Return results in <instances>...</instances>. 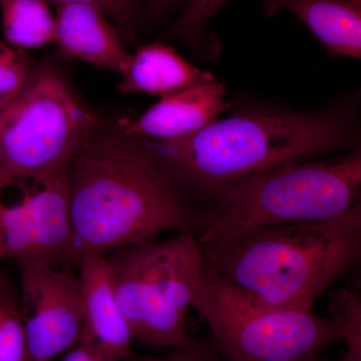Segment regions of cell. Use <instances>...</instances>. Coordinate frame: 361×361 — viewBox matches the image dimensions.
Segmentation results:
<instances>
[{
  "label": "cell",
  "mask_w": 361,
  "mask_h": 361,
  "mask_svg": "<svg viewBox=\"0 0 361 361\" xmlns=\"http://www.w3.org/2000/svg\"><path fill=\"white\" fill-rule=\"evenodd\" d=\"M360 97L310 111L248 106L186 139L142 140L190 200L203 204L204 211L277 169L358 146Z\"/></svg>",
  "instance_id": "cell-1"
},
{
  "label": "cell",
  "mask_w": 361,
  "mask_h": 361,
  "mask_svg": "<svg viewBox=\"0 0 361 361\" xmlns=\"http://www.w3.org/2000/svg\"><path fill=\"white\" fill-rule=\"evenodd\" d=\"M68 206L80 253H104L200 229L202 211L141 137L108 123L66 169Z\"/></svg>",
  "instance_id": "cell-2"
},
{
  "label": "cell",
  "mask_w": 361,
  "mask_h": 361,
  "mask_svg": "<svg viewBox=\"0 0 361 361\" xmlns=\"http://www.w3.org/2000/svg\"><path fill=\"white\" fill-rule=\"evenodd\" d=\"M200 246L207 264L242 290L269 305L310 310L361 261V208L332 219L256 226Z\"/></svg>",
  "instance_id": "cell-3"
},
{
  "label": "cell",
  "mask_w": 361,
  "mask_h": 361,
  "mask_svg": "<svg viewBox=\"0 0 361 361\" xmlns=\"http://www.w3.org/2000/svg\"><path fill=\"white\" fill-rule=\"evenodd\" d=\"M361 208V142L329 159L291 164L237 188L209 207L199 243L276 223L332 219Z\"/></svg>",
  "instance_id": "cell-4"
},
{
  "label": "cell",
  "mask_w": 361,
  "mask_h": 361,
  "mask_svg": "<svg viewBox=\"0 0 361 361\" xmlns=\"http://www.w3.org/2000/svg\"><path fill=\"white\" fill-rule=\"evenodd\" d=\"M192 307L224 361H322L323 350L341 341L332 318L262 302L205 261Z\"/></svg>",
  "instance_id": "cell-5"
},
{
  "label": "cell",
  "mask_w": 361,
  "mask_h": 361,
  "mask_svg": "<svg viewBox=\"0 0 361 361\" xmlns=\"http://www.w3.org/2000/svg\"><path fill=\"white\" fill-rule=\"evenodd\" d=\"M104 256L134 338L158 348L190 343L188 311L204 264L197 235L187 231L164 241L147 240Z\"/></svg>",
  "instance_id": "cell-6"
},
{
  "label": "cell",
  "mask_w": 361,
  "mask_h": 361,
  "mask_svg": "<svg viewBox=\"0 0 361 361\" xmlns=\"http://www.w3.org/2000/svg\"><path fill=\"white\" fill-rule=\"evenodd\" d=\"M106 123L56 66L40 63L0 113V182L66 170Z\"/></svg>",
  "instance_id": "cell-7"
},
{
  "label": "cell",
  "mask_w": 361,
  "mask_h": 361,
  "mask_svg": "<svg viewBox=\"0 0 361 361\" xmlns=\"http://www.w3.org/2000/svg\"><path fill=\"white\" fill-rule=\"evenodd\" d=\"M66 170L0 182V262L32 260L56 268L78 265Z\"/></svg>",
  "instance_id": "cell-8"
},
{
  "label": "cell",
  "mask_w": 361,
  "mask_h": 361,
  "mask_svg": "<svg viewBox=\"0 0 361 361\" xmlns=\"http://www.w3.org/2000/svg\"><path fill=\"white\" fill-rule=\"evenodd\" d=\"M20 310L30 361H51L78 346L85 307L80 279L71 268L16 261Z\"/></svg>",
  "instance_id": "cell-9"
},
{
  "label": "cell",
  "mask_w": 361,
  "mask_h": 361,
  "mask_svg": "<svg viewBox=\"0 0 361 361\" xmlns=\"http://www.w3.org/2000/svg\"><path fill=\"white\" fill-rule=\"evenodd\" d=\"M78 266L85 320L78 345L102 361L130 360L134 334L118 305L106 256L85 251Z\"/></svg>",
  "instance_id": "cell-10"
},
{
  "label": "cell",
  "mask_w": 361,
  "mask_h": 361,
  "mask_svg": "<svg viewBox=\"0 0 361 361\" xmlns=\"http://www.w3.org/2000/svg\"><path fill=\"white\" fill-rule=\"evenodd\" d=\"M229 104L219 80L161 97L142 115L116 123L125 134L141 139L171 142L186 139L217 121Z\"/></svg>",
  "instance_id": "cell-11"
},
{
  "label": "cell",
  "mask_w": 361,
  "mask_h": 361,
  "mask_svg": "<svg viewBox=\"0 0 361 361\" xmlns=\"http://www.w3.org/2000/svg\"><path fill=\"white\" fill-rule=\"evenodd\" d=\"M56 20V44L63 59L123 73L130 54L106 14L90 4H66L59 6Z\"/></svg>",
  "instance_id": "cell-12"
},
{
  "label": "cell",
  "mask_w": 361,
  "mask_h": 361,
  "mask_svg": "<svg viewBox=\"0 0 361 361\" xmlns=\"http://www.w3.org/2000/svg\"><path fill=\"white\" fill-rule=\"evenodd\" d=\"M264 11L293 14L330 54L361 61V0H266Z\"/></svg>",
  "instance_id": "cell-13"
},
{
  "label": "cell",
  "mask_w": 361,
  "mask_h": 361,
  "mask_svg": "<svg viewBox=\"0 0 361 361\" xmlns=\"http://www.w3.org/2000/svg\"><path fill=\"white\" fill-rule=\"evenodd\" d=\"M118 90L123 94L146 92L161 97L216 80L163 42L142 45L130 54L121 73Z\"/></svg>",
  "instance_id": "cell-14"
},
{
  "label": "cell",
  "mask_w": 361,
  "mask_h": 361,
  "mask_svg": "<svg viewBox=\"0 0 361 361\" xmlns=\"http://www.w3.org/2000/svg\"><path fill=\"white\" fill-rule=\"evenodd\" d=\"M7 44L18 49H37L56 42V20L47 0H0Z\"/></svg>",
  "instance_id": "cell-15"
},
{
  "label": "cell",
  "mask_w": 361,
  "mask_h": 361,
  "mask_svg": "<svg viewBox=\"0 0 361 361\" xmlns=\"http://www.w3.org/2000/svg\"><path fill=\"white\" fill-rule=\"evenodd\" d=\"M229 0H189L169 28L173 39L187 44L199 56L215 59L221 51L219 39L207 25Z\"/></svg>",
  "instance_id": "cell-16"
},
{
  "label": "cell",
  "mask_w": 361,
  "mask_h": 361,
  "mask_svg": "<svg viewBox=\"0 0 361 361\" xmlns=\"http://www.w3.org/2000/svg\"><path fill=\"white\" fill-rule=\"evenodd\" d=\"M0 361H30L20 291L0 271Z\"/></svg>",
  "instance_id": "cell-17"
},
{
  "label": "cell",
  "mask_w": 361,
  "mask_h": 361,
  "mask_svg": "<svg viewBox=\"0 0 361 361\" xmlns=\"http://www.w3.org/2000/svg\"><path fill=\"white\" fill-rule=\"evenodd\" d=\"M329 317L338 325L345 353L339 361H361V295L349 289L330 296Z\"/></svg>",
  "instance_id": "cell-18"
},
{
  "label": "cell",
  "mask_w": 361,
  "mask_h": 361,
  "mask_svg": "<svg viewBox=\"0 0 361 361\" xmlns=\"http://www.w3.org/2000/svg\"><path fill=\"white\" fill-rule=\"evenodd\" d=\"M35 68L23 49L0 39V101L9 103L27 84Z\"/></svg>",
  "instance_id": "cell-19"
},
{
  "label": "cell",
  "mask_w": 361,
  "mask_h": 361,
  "mask_svg": "<svg viewBox=\"0 0 361 361\" xmlns=\"http://www.w3.org/2000/svg\"><path fill=\"white\" fill-rule=\"evenodd\" d=\"M59 6L84 4L97 7L106 14L122 33L123 39H132L134 35L135 13L139 0H51Z\"/></svg>",
  "instance_id": "cell-20"
},
{
  "label": "cell",
  "mask_w": 361,
  "mask_h": 361,
  "mask_svg": "<svg viewBox=\"0 0 361 361\" xmlns=\"http://www.w3.org/2000/svg\"><path fill=\"white\" fill-rule=\"evenodd\" d=\"M127 361H224L211 339H192L186 345L170 349L164 356L133 355Z\"/></svg>",
  "instance_id": "cell-21"
},
{
  "label": "cell",
  "mask_w": 361,
  "mask_h": 361,
  "mask_svg": "<svg viewBox=\"0 0 361 361\" xmlns=\"http://www.w3.org/2000/svg\"><path fill=\"white\" fill-rule=\"evenodd\" d=\"M183 1L184 0H146L149 13L152 16H156V18L173 11L176 6H179ZM188 1L189 0H186V4Z\"/></svg>",
  "instance_id": "cell-22"
},
{
  "label": "cell",
  "mask_w": 361,
  "mask_h": 361,
  "mask_svg": "<svg viewBox=\"0 0 361 361\" xmlns=\"http://www.w3.org/2000/svg\"><path fill=\"white\" fill-rule=\"evenodd\" d=\"M61 361H102L96 356L92 355L89 351L80 348V346H75V348L71 349L68 353H66L63 360Z\"/></svg>",
  "instance_id": "cell-23"
},
{
  "label": "cell",
  "mask_w": 361,
  "mask_h": 361,
  "mask_svg": "<svg viewBox=\"0 0 361 361\" xmlns=\"http://www.w3.org/2000/svg\"><path fill=\"white\" fill-rule=\"evenodd\" d=\"M7 104L8 103H6V102L0 101V113H1L2 110L6 108Z\"/></svg>",
  "instance_id": "cell-24"
}]
</instances>
